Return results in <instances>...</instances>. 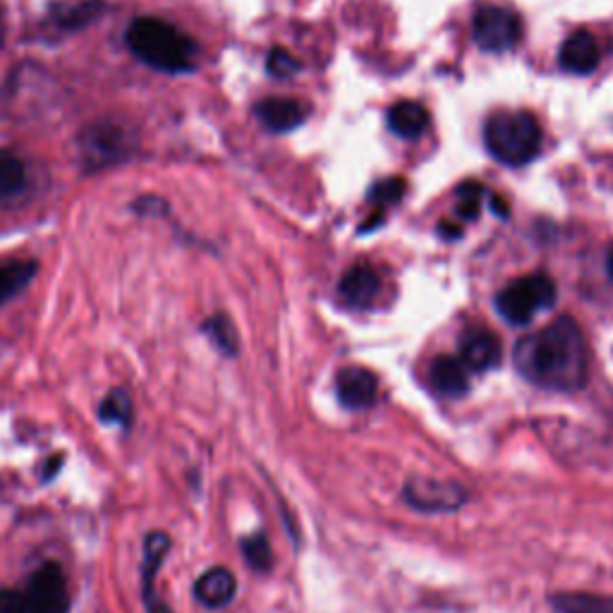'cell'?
I'll return each mask as SVG.
<instances>
[{"instance_id": "obj_1", "label": "cell", "mask_w": 613, "mask_h": 613, "mask_svg": "<svg viewBox=\"0 0 613 613\" xmlns=\"http://www.w3.org/2000/svg\"><path fill=\"white\" fill-rule=\"evenodd\" d=\"M515 370L535 386L573 393L587 384V346L573 316H559L541 331L525 336L513 352Z\"/></svg>"}, {"instance_id": "obj_2", "label": "cell", "mask_w": 613, "mask_h": 613, "mask_svg": "<svg viewBox=\"0 0 613 613\" xmlns=\"http://www.w3.org/2000/svg\"><path fill=\"white\" fill-rule=\"evenodd\" d=\"M125 39L141 63L161 73H187L195 65L197 43L159 17L135 20Z\"/></svg>"}, {"instance_id": "obj_3", "label": "cell", "mask_w": 613, "mask_h": 613, "mask_svg": "<svg viewBox=\"0 0 613 613\" xmlns=\"http://www.w3.org/2000/svg\"><path fill=\"white\" fill-rule=\"evenodd\" d=\"M485 145L503 166H525L541 147V129L537 117L525 111H499L485 125Z\"/></svg>"}, {"instance_id": "obj_4", "label": "cell", "mask_w": 613, "mask_h": 613, "mask_svg": "<svg viewBox=\"0 0 613 613\" xmlns=\"http://www.w3.org/2000/svg\"><path fill=\"white\" fill-rule=\"evenodd\" d=\"M556 300V286L547 274H529L511 283L497 295V310L505 322L513 326H525L535 320V314Z\"/></svg>"}, {"instance_id": "obj_5", "label": "cell", "mask_w": 613, "mask_h": 613, "mask_svg": "<svg viewBox=\"0 0 613 613\" xmlns=\"http://www.w3.org/2000/svg\"><path fill=\"white\" fill-rule=\"evenodd\" d=\"M135 149V139L125 127L115 123H93L79 135V153L85 166L99 171L115 166L129 159Z\"/></svg>"}, {"instance_id": "obj_6", "label": "cell", "mask_w": 613, "mask_h": 613, "mask_svg": "<svg viewBox=\"0 0 613 613\" xmlns=\"http://www.w3.org/2000/svg\"><path fill=\"white\" fill-rule=\"evenodd\" d=\"M473 37L481 51L505 53L523 37V20L509 8H481L473 22Z\"/></svg>"}, {"instance_id": "obj_7", "label": "cell", "mask_w": 613, "mask_h": 613, "mask_svg": "<svg viewBox=\"0 0 613 613\" xmlns=\"http://www.w3.org/2000/svg\"><path fill=\"white\" fill-rule=\"evenodd\" d=\"M22 597H25V613H67L70 595L61 565L43 563L29 577Z\"/></svg>"}, {"instance_id": "obj_8", "label": "cell", "mask_w": 613, "mask_h": 613, "mask_svg": "<svg viewBox=\"0 0 613 613\" xmlns=\"http://www.w3.org/2000/svg\"><path fill=\"white\" fill-rule=\"evenodd\" d=\"M460 362L470 372H487L501 362V340L489 328H467L460 338Z\"/></svg>"}, {"instance_id": "obj_9", "label": "cell", "mask_w": 613, "mask_h": 613, "mask_svg": "<svg viewBox=\"0 0 613 613\" xmlns=\"http://www.w3.org/2000/svg\"><path fill=\"white\" fill-rule=\"evenodd\" d=\"M254 115L271 133H290V129H298L306 121L310 109L298 99L268 97L257 103Z\"/></svg>"}, {"instance_id": "obj_10", "label": "cell", "mask_w": 613, "mask_h": 613, "mask_svg": "<svg viewBox=\"0 0 613 613\" xmlns=\"http://www.w3.org/2000/svg\"><path fill=\"white\" fill-rule=\"evenodd\" d=\"M171 549V537L163 533H153L147 537L145 545V563H141V592H145V601L149 613H173L166 604H161L157 597V573Z\"/></svg>"}, {"instance_id": "obj_11", "label": "cell", "mask_w": 613, "mask_h": 613, "mask_svg": "<svg viewBox=\"0 0 613 613\" xmlns=\"http://www.w3.org/2000/svg\"><path fill=\"white\" fill-rule=\"evenodd\" d=\"M338 400L348 410H364L374 405L376 391H379V381L376 376L364 367H346L340 370L336 379Z\"/></svg>"}, {"instance_id": "obj_12", "label": "cell", "mask_w": 613, "mask_h": 613, "mask_svg": "<svg viewBox=\"0 0 613 613\" xmlns=\"http://www.w3.org/2000/svg\"><path fill=\"white\" fill-rule=\"evenodd\" d=\"M599 61H601V49L589 32H575L561 46L559 63L565 73L589 75L595 73Z\"/></svg>"}, {"instance_id": "obj_13", "label": "cell", "mask_w": 613, "mask_h": 613, "mask_svg": "<svg viewBox=\"0 0 613 613\" xmlns=\"http://www.w3.org/2000/svg\"><path fill=\"white\" fill-rule=\"evenodd\" d=\"M379 288H381L379 274L367 264H355L346 271L343 278H340L338 292L346 304L355 306V310H367V306L374 304L376 295H379Z\"/></svg>"}, {"instance_id": "obj_14", "label": "cell", "mask_w": 613, "mask_h": 613, "mask_svg": "<svg viewBox=\"0 0 613 613\" xmlns=\"http://www.w3.org/2000/svg\"><path fill=\"white\" fill-rule=\"evenodd\" d=\"M429 381L434 386V391L439 396L460 398V396H465L470 388V370L463 362H460V358L441 355L431 362Z\"/></svg>"}, {"instance_id": "obj_15", "label": "cell", "mask_w": 613, "mask_h": 613, "mask_svg": "<svg viewBox=\"0 0 613 613\" xmlns=\"http://www.w3.org/2000/svg\"><path fill=\"white\" fill-rule=\"evenodd\" d=\"M391 133L403 139H417L429 127V113L417 101H398L386 115Z\"/></svg>"}, {"instance_id": "obj_16", "label": "cell", "mask_w": 613, "mask_h": 613, "mask_svg": "<svg viewBox=\"0 0 613 613\" xmlns=\"http://www.w3.org/2000/svg\"><path fill=\"white\" fill-rule=\"evenodd\" d=\"M235 575L228 568H211L195 583V595L209 609H221L235 597Z\"/></svg>"}, {"instance_id": "obj_17", "label": "cell", "mask_w": 613, "mask_h": 613, "mask_svg": "<svg viewBox=\"0 0 613 613\" xmlns=\"http://www.w3.org/2000/svg\"><path fill=\"white\" fill-rule=\"evenodd\" d=\"M405 497L412 505L424 511H448L455 509L458 503H463V493H460L453 485H417V481H410L405 489Z\"/></svg>"}, {"instance_id": "obj_18", "label": "cell", "mask_w": 613, "mask_h": 613, "mask_svg": "<svg viewBox=\"0 0 613 613\" xmlns=\"http://www.w3.org/2000/svg\"><path fill=\"white\" fill-rule=\"evenodd\" d=\"M37 262H10L0 266V304H5L10 298L25 290L37 276Z\"/></svg>"}, {"instance_id": "obj_19", "label": "cell", "mask_w": 613, "mask_h": 613, "mask_svg": "<svg viewBox=\"0 0 613 613\" xmlns=\"http://www.w3.org/2000/svg\"><path fill=\"white\" fill-rule=\"evenodd\" d=\"M551 604L559 613H613V599L589 592H559Z\"/></svg>"}, {"instance_id": "obj_20", "label": "cell", "mask_w": 613, "mask_h": 613, "mask_svg": "<svg viewBox=\"0 0 613 613\" xmlns=\"http://www.w3.org/2000/svg\"><path fill=\"white\" fill-rule=\"evenodd\" d=\"M27 185L25 163L8 151H0V199L17 197Z\"/></svg>"}, {"instance_id": "obj_21", "label": "cell", "mask_w": 613, "mask_h": 613, "mask_svg": "<svg viewBox=\"0 0 613 613\" xmlns=\"http://www.w3.org/2000/svg\"><path fill=\"white\" fill-rule=\"evenodd\" d=\"M204 334L214 340V346L223 352V355L233 358L235 352H238V334H235V326L226 314H214L211 320H207Z\"/></svg>"}, {"instance_id": "obj_22", "label": "cell", "mask_w": 613, "mask_h": 613, "mask_svg": "<svg viewBox=\"0 0 613 613\" xmlns=\"http://www.w3.org/2000/svg\"><path fill=\"white\" fill-rule=\"evenodd\" d=\"M99 417L109 424H121L127 427L133 422V400L125 391H111L103 398V403L99 408Z\"/></svg>"}, {"instance_id": "obj_23", "label": "cell", "mask_w": 613, "mask_h": 613, "mask_svg": "<svg viewBox=\"0 0 613 613\" xmlns=\"http://www.w3.org/2000/svg\"><path fill=\"white\" fill-rule=\"evenodd\" d=\"M101 13V3L99 0H87V3H79L63 10L61 15H55V22H61V27L65 29H79L89 25L91 20H97Z\"/></svg>"}, {"instance_id": "obj_24", "label": "cell", "mask_w": 613, "mask_h": 613, "mask_svg": "<svg viewBox=\"0 0 613 613\" xmlns=\"http://www.w3.org/2000/svg\"><path fill=\"white\" fill-rule=\"evenodd\" d=\"M481 199H485V190L477 183H465L458 187V216L463 221H475L479 216Z\"/></svg>"}, {"instance_id": "obj_25", "label": "cell", "mask_w": 613, "mask_h": 613, "mask_svg": "<svg viewBox=\"0 0 613 613\" xmlns=\"http://www.w3.org/2000/svg\"><path fill=\"white\" fill-rule=\"evenodd\" d=\"M242 553L254 571H268L271 561H274V556H271V545L264 535H252L242 539Z\"/></svg>"}, {"instance_id": "obj_26", "label": "cell", "mask_w": 613, "mask_h": 613, "mask_svg": "<svg viewBox=\"0 0 613 613\" xmlns=\"http://www.w3.org/2000/svg\"><path fill=\"white\" fill-rule=\"evenodd\" d=\"M405 195V180L403 178H386L376 183L370 190V202L374 207H393Z\"/></svg>"}, {"instance_id": "obj_27", "label": "cell", "mask_w": 613, "mask_h": 613, "mask_svg": "<svg viewBox=\"0 0 613 613\" xmlns=\"http://www.w3.org/2000/svg\"><path fill=\"white\" fill-rule=\"evenodd\" d=\"M266 70H268V75H274L278 79H286V77H292L295 73L300 70V61L295 55H290L288 51H283V49H274L268 53V61H266Z\"/></svg>"}, {"instance_id": "obj_28", "label": "cell", "mask_w": 613, "mask_h": 613, "mask_svg": "<svg viewBox=\"0 0 613 613\" xmlns=\"http://www.w3.org/2000/svg\"><path fill=\"white\" fill-rule=\"evenodd\" d=\"M0 613H25V597L20 589H0Z\"/></svg>"}, {"instance_id": "obj_29", "label": "cell", "mask_w": 613, "mask_h": 613, "mask_svg": "<svg viewBox=\"0 0 613 613\" xmlns=\"http://www.w3.org/2000/svg\"><path fill=\"white\" fill-rule=\"evenodd\" d=\"M61 467H63V455H53V458L49 460V465L43 467V479L49 481V479H51V477H53Z\"/></svg>"}, {"instance_id": "obj_30", "label": "cell", "mask_w": 613, "mask_h": 613, "mask_svg": "<svg viewBox=\"0 0 613 613\" xmlns=\"http://www.w3.org/2000/svg\"><path fill=\"white\" fill-rule=\"evenodd\" d=\"M439 233L443 235V238H446V240H451V238H460V235H463V230L455 228V226H453V223H443V226L439 228Z\"/></svg>"}, {"instance_id": "obj_31", "label": "cell", "mask_w": 613, "mask_h": 613, "mask_svg": "<svg viewBox=\"0 0 613 613\" xmlns=\"http://www.w3.org/2000/svg\"><path fill=\"white\" fill-rule=\"evenodd\" d=\"M491 209L497 211L499 216H509V207L503 204V199L501 197H497V195H491Z\"/></svg>"}, {"instance_id": "obj_32", "label": "cell", "mask_w": 613, "mask_h": 613, "mask_svg": "<svg viewBox=\"0 0 613 613\" xmlns=\"http://www.w3.org/2000/svg\"><path fill=\"white\" fill-rule=\"evenodd\" d=\"M606 268H609V274H611V278H613V242H611L609 254H606Z\"/></svg>"}, {"instance_id": "obj_33", "label": "cell", "mask_w": 613, "mask_h": 613, "mask_svg": "<svg viewBox=\"0 0 613 613\" xmlns=\"http://www.w3.org/2000/svg\"><path fill=\"white\" fill-rule=\"evenodd\" d=\"M5 39V25H3V15H0V46H3Z\"/></svg>"}]
</instances>
